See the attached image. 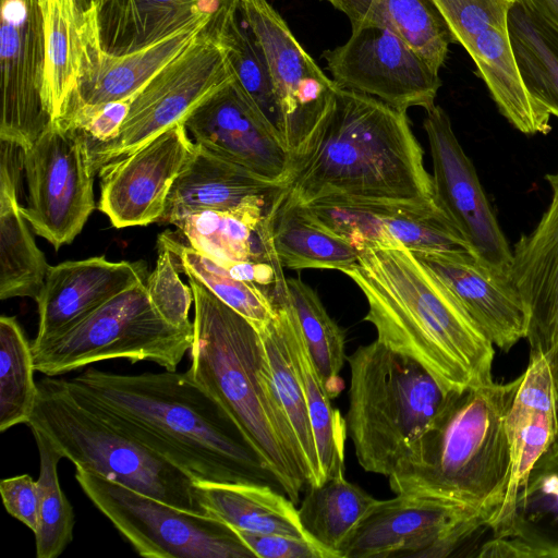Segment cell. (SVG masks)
I'll use <instances>...</instances> for the list:
<instances>
[{"mask_svg": "<svg viewBox=\"0 0 558 558\" xmlns=\"http://www.w3.org/2000/svg\"><path fill=\"white\" fill-rule=\"evenodd\" d=\"M65 383L76 400L194 483L272 480L227 412L187 372L124 375L88 367Z\"/></svg>", "mask_w": 558, "mask_h": 558, "instance_id": "obj_1", "label": "cell"}, {"mask_svg": "<svg viewBox=\"0 0 558 558\" xmlns=\"http://www.w3.org/2000/svg\"><path fill=\"white\" fill-rule=\"evenodd\" d=\"M284 196L298 205L329 197L435 202L407 112L341 87L294 158Z\"/></svg>", "mask_w": 558, "mask_h": 558, "instance_id": "obj_2", "label": "cell"}, {"mask_svg": "<svg viewBox=\"0 0 558 558\" xmlns=\"http://www.w3.org/2000/svg\"><path fill=\"white\" fill-rule=\"evenodd\" d=\"M341 272L364 294L376 340L415 360L445 391L493 380L494 344L412 251L366 244Z\"/></svg>", "mask_w": 558, "mask_h": 558, "instance_id": "obj_3", "label": "cell"}, {"mask_svg": "<svg viewBox=\"0 0 558 558\" xmlns=\"http://www.w3.org/2000/svg\"><path fill=\"white\" fill-rule=\"evenodd\" d=\"M189 375L227 412L294 504L306 484L291 427L277 399L258 331L192 276Z\"/></svg>", "mask_w": 558, "mask_h": 558, "instance_id": "obj_4", "label": "cell"}, {"mask_svg": "<svg viewBox=\"0 0 558 558\" xmlns=\"http://www.w3.org/2000/svg\"><path fill=\"white\" fill-rule=\"evenodd\" d=\"M520 381L521 376L448 392L433 423L388 476L391 492L471 507L490 525L509 484L506 416Z\"/></svg>", "mask_w": 558, "mask_h": 558, "instance_id": "obj_5", "label": "cell"}, {"mask_svg": "<svg viewBox=\"0 0 558 558\" xmlns=\"http://www.w3.org/2000/svg\"><path fill=\"white\" fill-rule=\"evenodd\" d=\"M345 415L359 464L389 476L442 409L448 392L415 360L377 340L347 357Z\"/></svg>", "mask_w": 558, "mask_h": 558, "instance_id": "obj_6", "label": "cell"}, {"mask_svg": "<svg viewBox=\"0 0 558 558\" xmlns=\"http://www.w3.org/2000/svg\"><path fill=\"white\" fill-rule=\"evenodd\" d=\"M37 387L36 405L27 425L43 433L75 469L179 509L205 514L189 474L76 400L64 378L45 376Z\"/></svg>", "mask_w": 558, "mask_h": 558, "instance_id": "obj_7", "label": "cell"}, {"mask_svg": "<svg viewBox=\"0 0 558 558\" xmlns=\"http://www.w3.org/2000/svg\"><path fill=\"white\" fill-rule=\"evenodd\" d=\"M145 282L113 296L60 336L32 344L35 369L57 376L96 362L122 359L177 371L192 345L193 328L174 327L162 319Z\"/></svg>", "mask_w": 558, "mask_h": 558, "instance_id": "obj_8", "label": "cell"}, {"mask_svg": "<svg viewBox=\"0 0 558 558\" xmlns=\"http://www.w3.org/2000/svg\"><path fill=\"white\" fill-rule=\"evenodd\" d=\"M75 480L94 506L146 558H252L236 533L207 514L189 512L76 469Z\"/></svg>", "mask_w": 558, "mask_h": 558, "instance_id": "obj_9", "label": "cell"}, {"mask_svg": "<svg viewBox=\"0 0 558 558\" xmlns=\"http://www.w3.org/2000/svg\"><path fill=\"white\" fill-rule=\"evenodd\" d=\"M210 22L136 94L113 140L89 142L95 172L184 122L195 108L234 80L226 50Z\"/></svg>", "mask_w": 558, "mask_h": 558, "instance_id": "obj_10", "label": "cell"}, {"mask_svg": "<svg viewBox=\"0 0 558 558\" xmlns=\"http://www.w3.org/2000/svg\"><path fill=\"white\" fill-rule=\"evenodd\" d=\"M23 168L28 198L22 210L27 222L56 250L71 243L96 207L88 136L51 121L23 150Z\"/></svg>", "mask_w": 558, "mask_h": 558, "instance_id": "obj_11", "label": "cell"}, {"mask_svg": "<svg viewBox=\"0 0 558 558\" xmlns=\"http://www.w3.org/2000/svg\"><path fill=\"white\" fill-rule=\"evenodd\" d=\"M489 518L471 507L437 498L402 495L378 500L341 558L447 557Z\"/></svg>", "mask_w": 558, "mask_h": 558, "instance_id": "obj_12", "label": "cell"}, {"mask_svg": "<svg viewBox=\"0 0 558 558\" xmlns=\"http://www.w3.org/2000/svg\"><path fill=\"white\" fill-rule=\"evenodd\" d=\"M323 57L336 84L405 111L435 105L441 81L401 36L379 25L352 27L349 39Z\"/></svg>", "mask_w": 558, "mask_h": 558, "instance_id": "obj_13", "label": "cell"}, {"mask_svg": "<svg viewBox=\"0 0 558 558\" xmlns=\"http://www.w3.org/2000/svg\"><path fill=\"white\" fill-rule=\"evenodd\" d=\"M239 13L267 61L283 116L284 144L294 160L339 86L267 0H240Z\"/></svg>", "mask_w": 558, "mask_h": 558, "instance_id": "obj_14", "label": "cell"}, {"mask_svg": "<svg viewBox=\"0 0 558 558\" xmlns=\"http://www.w3.org/2000/svg\"><path fill=\"white\" fill-rule=\"evenodd\" d=\"M423 125L433 161L436 203L456 226L472 255L510 275L511 248L449 116L440 106L433 105L426 109Z\"/></svg>", "mask_w": 558, "mask_h": 558, "instance_id": "obj_15", "label": "cell"}, {"mask_svg": "<svg viewBox=\"0 0 558 558\" xmlns=\"http://www.w3.org/2000/svg\"><path fill=\"white\" fill-rule=\"evenodd\" d=\"M0 141L27 149L52 121L44 97L45 32L39 0H1Z\"/></svg>", "mask_w": 558, "mask_h": 558, "instance_id": "obj_16", "label": "cell"}, {"mask_svg": "<svg viewBox=\"0 0 558 558\" xmlns=\"http://www.w3.org/2000/svg\"><path fill=\"white\" fill-rule=\"evenodd\" d=\"M194 147L180 122L135 151L107 162L98 171V209L116 228L158 222Z\"/></svg>", "mask_w": 558, "mask_h": 558, "instance_id": "obj_17", "label": "cell"}, {"mask_svg": "<svg viewBox=\"0 0 558 558\" xmlns=\"http://www.w3.org/2000/svg\"><path fill=\"white\" fill-rule=\"evenodd\" d=\"M215 12L201 14L146 48L126 54H110L99 44L93 10L78 11L80 77L64 114L58 120L134 98L163 66L190 46Z\"/></svg>", "mask_w": 558, "mask_h": 558, "instance_id": "obj_18", "label": "cell"}, {"mask_svg": "<svg viewBox=\"0 0 558 558\" xmlns=\"http://www.w3.org/2000/svg\"><path fill=\"white\" fill-rule=\"evenodd\" d=\"M195 144L245 168L256 177L287 186L294 160L235 81L208 97L185 119Z\"/></svg>", "mask_w": 558, "mask_h": 558, "instance_id": "obj_19", "label": "cell"}, {"mask_svg": "<svg viewBox=\"0 0 558 558\" xmlns=\"http://www.w3.org/2000/svg\"><path fill=\"white\" fill-rule=\"evenodd\" d=\"M413 254L494 345L507 352L525 339L527 313L510 275L482 263L469 251Z\"/></svg>", "mask_w": 558, "mask_h": 558, "instance_id": "obj_20", "label": "cell"}, {"mask_svg": "<svg viewBox=\"0 0 558 558\" xmlns=\"http://www.w3.org/2000/svg\"><path fill=\"white\" fill-rule=\"evenodd\" d=\"M545 179L549 206L511 248L510 278L526 308L530 355L545 357L558 384V171Z\"/></svg>", "mask_w": 558, "mask_h": 558, "instance_id": "obj_21", "label": "cell"}, {"mask_svg": "<svg viewBox=\"0 0 558 558\" xmlns=\"http://www.w3.org/2000/svg\"><path fill=\"white\" fill-rule=\"evenodd\" d=\"M147 277L144 262H110L102 256L50 266L36 298L39 324L32 344L60 336Z\"/></svg>", "mask_w": 558, "mask_h": 558, "instance_id": "obj_22", "label": "cell"}, {"mask_svg": "<svg viewBox=\"0 0 558 558\" xmlns=\"http://www.w3.org/2000/svg\"><path fill=\"white\" fill-rule=\"evenodd\" d=\"M489 530L483 557L558 558V437Z\"/></svg>", "mask_w": 558, "mask_h": 558, "instance_id": "obj_23", "label": "cell"}, {"mask_svg": "<svg viewBox=\"0 0 558 558\" xmlns=\"http://www.w3.org/2000/svg\"><path fill=\"white\" fill-rule=\"evenodd\" d=\"M286 186L265 181L245 168L195 144L175 178L158 222L203 210H239L277 204Z\"/></svg>", "mask_w": 558, "mask_h": 558, "instance_id": "obj_24", "label": "cell"}, {"mask_svg": "<svg viewBox=\"0 0 558 558\" xmlns=\"http://www.w3.org/2000/svg\"><path fill=\"white\" fill-rule=\"evenodd\" d=\"M506 432L510 447V478L495 520L510 507L532 466L558 437V384L542 355H530L506 416Z\"/></svg>", "mask_w": 558, "mask_h": 558, "instance_id": "obj_25", "label": "cell"}, {"mask_svg": "<svg viewBox=\"0 0 558 558\" xmlns=\"http://www.w3.org/2000/svg\"><path fill=\"white\" fill-rule=\"evenodd\" d=\"M0 162V299L36 300L50 265L37 247L17 199L23 149L1 141Z\"/></svg>", "mask_w": 558, "mask_h": 558, "instance_id": "obj_26", "label": "cell"}, {"mask_svg": "<svg viewBox=\"0 0 558 558\" xmlns=\"http://www.w3.org/2000/svg\"><path fill=\"white\" fill-rule=\"evenodd\" d=\"M222 0H105L93 10L101 48L126 54L179 31Z\"/></svg>", "mask_w": 558, "mask_h": 558, "instance_id": "obj_27", "label": "cell"}, {"mask_svg": "<svg viewBox=\"0 0 558 558\" xmlns=\"http://www.w3.org/2000/svg\"><path fill=\"white\" fill-rule=\"evenodd\" d=\"M280 201V198H279ZM239 210H203L175 220L189 246L221 266L236 262L280 263L271 238L278 203Z\"/></svg>", "mask_w": 558, "mask_h": 558, "instance_id": "obj_28", "label": "cell"}, {"mask_svg": "<svg viewBox=\"0 0 558 558\" xmlns=\"http://www.w3.org/2000/svg\"><path fill=\"white\" fill-rule=\"evenodd\" d=\"M194 485L205 514L233 530L282 534L315 542L304 530L295 504L266 483Z\"/></svg>", "mask_w": 558, "mask_h": 558, "instance_id": "obj_29", "label": "cell"}, {"mask_svg": "<svg viewBox=\"0 0 558 558\" xmlns=\"http://www.w3.org/2000/svg\"><path fill=\"white\" fill-rule=\"evenodd\" d=\"M328 1L348 16L352 27H387L401 36L436 72L444 65L452 39L429 0Z\"/></svg>", "mask_w": 558, "mask_h": 558, "instance_id": "obj_30", "label": "cell"}, {"mask_svg": "<svg viewBox=\"0 0 558 558\" xmlns=\"http://www.w3.org/2000/svg\"><path fill=\"white\" fill-rule=\"evenodd\" d=\"M275 308L282 318L290 352L303 385L322 480L325 483L344 471L345 420L331 405V398L311 357L290 299L277 303Z\"/></svg>", "mask_w": 558, "mask_h": 558, "instance_id": "obj_31", "label": "cell"}, {"mask_svg": "<svg viewBox=\"0 0 558 558\" xmlns=\"http://www.w3.org/2000/svg\"><path fill=\"white\" fill-rule=\"evenodd\" d=\"M240 0H222L211 27L223 46L235 81L248 101L284 144V121L265 56L255 38L238 21ZM287 148V147H286Z\"/></svg>", "mask_w": 558, "mask_h": 558, "instance_id": "obj_32", "label": "cell"}, {"mask_svg": "<svg viewBox=\"0 0 558 558\" xmlns=\"http://www.w3.org/2000/svg\"><path fill=\"white\" fill-rule=\"evenodd\" d=\"M272 244L282 265L293 270L337 269L353 266L359 251L316 222L300 205L282 197L276 208Z\"/></svg>", "mask_w": 558, "mask_h": 558, "instance_id": "obj_33", "label": "cell"}, {"mask_svg": "<svg viewBox=\"0 0 558 558\" xmlns=\"http://www.w3.org/2000/svg\"><path fill=\"white\" fill-rule=\"evenodd\" d=\"M258 333L277 399L295 440L306 484L319 486L323 480L306 398L290 352L283 322L277 310L271 322Z\"/></svg>", "mask_w": 558, "mask_h": 558, "instance_id": "obj_34", "label": "cell"}, {"mask_svg": "<svg viewBox=\"0 0 558 558\" xmlns=\"http://www.w3.org/2000/svg\"><path fill=\"white\" fill-rule=\"evenodd\" d=\"M377 501L340 471L319 486H307L298 511L307 534L335 558H341L344 546Z\"/></svg>", "mask_w": 558, "mask_h": 558, "instance_id": "obj_35", "label": "cell"}, {"mask_svg": "<svg viewBox=\"0 0 558 558\" xmlns=\"http://www.w3.org/2000/svg\"><path fill=\"white\" fill-rule=\"evenodd\" d=\"M45 32L44 97L51 120L60 119L77 87L81 44L74 0H39Z\"/></svg>", "mask_w": 558, "mask_h": 558, "instance_id": "obj_36", "label": "cell"}, {"mask_svg": "<svg viewBox=\"0 0 558 558\" xmlns=\"http://www.w3.org/2000/svg\"><path fill=\"white\" fill-rule=\"evenodd\" d=\"M510 40L531 95L558 118V40L544 21L522 0L508 19Z\"/></svg>", "mask_w": 558, "mask_h": 558, "instance_id": "obj_37", "label": "cell"}, {"mask_svg": "<svg viewBox=\"0 0 558 558\" xmlns=\"http://www.w3.org/2000/svg\"><path fill=\"white\" fill-rule=\"evenodd\" d=\"M158 243L170 251L180 272L201 281L218 299L248 320L257 331L263 330L275 317L272 301L258 287L234 279L223 266L174 240V235L162 233Z\"/></svg>", "mask_w": 558, "mask_h": 558, "instance_id": "obj_38", "label": "cell"}, {"mask_svg": "<svg viewBox=\"0 0 558 558\" xmlns=\"http://www.w3.org/2000/svg\"><path fill=\"white\" fill-rule=\"evenodd\" d=\"M287 284L311 357L324 387L333 399L343 389L339 374L347 360L345 335L308 284L300 278L287 279Z\"/></svg>", "mask_w": 558, "mask_h": 558, "instance_id": "obj_39", "label": "cell"}, {"mask_svg": "<svg viewBox=\"0 0 558 558\" xmlns=\"http://www.w3.org/2000/svg\"><path fill=\"white\" fill-rule=\"evenodd\" d=\"M29 342L15 317H0V432L27 424L37 398Z\"/></svg>", "mask_w": 558, "mask_h": 558, "instance_id": "obj_40", "label": "cell"}, {"mask_svg": "<svg viewBox=\"0 0 558 558\" xmlns=\"http://www.w3.org/2000/svg\"><path fill=\"white\" fill-rule=\"evenodd\" d=\"M39 453V523L34 532L37 558H57L73 539L75 515L58 477L63 456L38 429L31 428Z\"/></svg>", "mask_w": 558, "mask_h": 558, "instance_id": "obj_41", "label": "cell"}, {"mask_svg": "<svg viewBox=\"0 0 558 558\" xmlns=\"http://www.w3.org/2000/svg\"><path fill=\"white\" fill-rule=\"evenodd\" d=\"M445 22L452 43L468 52L474 41L493 28H509V13L517 0H429Z\"/></svg>", "mask_w": 558, "mask_h": 558, "instance_id": "obj_42", "label": "cell"}, {"mask_svg": "<svg viewBox=\"0 0 558 558\" xmlns=\"http://www.w3.org/2000/svg\"><path fill=\"white\" fill-rule=\"evenodd\" d=\"M179 269L170 251L158 243V258L154 270L146 279V288L156 312L174 327L191 329L193 323L189 312L193 292L179 277Z\"/></svg>", "mask_w": 558, "mask_h": 558, "instance_id": "obj_43", "label": "cell"}, {"mask_svg": "<svg viewBox=\"0 0 558 558\" xmlns=\"http://www.w3.org/2000/svg\"><path fill=\"white\" fill-rule=\"evenodd\" d=\"M233 531L258 558H335L322 545L304 538L275 533Z\"/></svg>", "mask_w": 558, "mask_h": 558, "instance_id": "obj_44", "label": "cell"}, {"mask_svg": "<svg viewBox=\"0 0 558 558\" xmlns=\"http://www.w3.org/2000/svg\"><path fill=\"white\" fill-rule=\"evenodd\" d=\"M132 99L119 100L101 108L80 112L71 118L58 120L65 125L82 130L92 143L113 140L128 117Z\"/></svg>", "mask_w": 558, "mask_h": 558, "instance_id": "obj_45", "label": "cell"}, {"mask_svg": "<svg viewBox=\"0 0 558 558\" xmlns=\"http://www.w3.org/2000/svg\"><path fill=\"white\" fill-rule=\"evenodd\" d=\"M0 494L7 512L35 532L39 523L37 481L28 474L3 478Z\"/></svg>", "mask_w": 558, "mask_h": 558, "instance_id": "obj_46", "label": "cell"}, {"mask_svg": "<svg viewBox=\"0 0 558 558\" xmlns=\"http://www.w3.org/2000/svg\"><path fill=\"white\" fill-rule=\"evenodd\" d=\"M548 26L558 40V0H522Z\"/></svg>", "mask_w": 558, "mask_h": 558, "instance_id": "obj_47", "label": "cell"}]
</instances>
